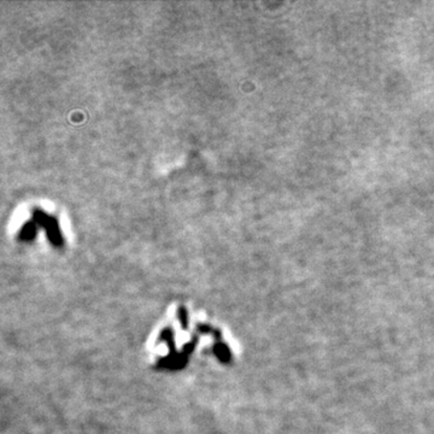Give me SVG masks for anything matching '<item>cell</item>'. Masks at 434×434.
<instances>
[{
    "mask_svg": "<svg viewBox=\"0 0 434 434\" xmlns=\"http://www.w3.org/2000/svg\"><path fill=\"white\" fill-rule=\"evenodd\" d=\"M173 330L170 327L164 328L162 333L159 335V341H164V343L168 344V346L170 348V354H175V343H174V338H173Z\"/></svg>",
    "mask_w": 434,
    "mask_h": 434,
    "instance_id": "7a4b0ae2",
    "label": "cell"
},
{
    "mask_svg": "<svg viewBox=\"0 0 434 434\" xmlns=\"http://www.w3.org/2000/svg\"><path fill=\"white\" fill-rule=\"evenodd\" d=\"M213 354L222 363H229L232 361V352L225 343H216L213 345Z\"/></svg>",
    "mask_w": 434,
    "mask_h": 434,
    "instance_id": "6da1fadb",
    "label": "cell"
},
{
    "mask_svg": "<svg viewBox=\"0 0 434 434\" xmlns=\"http://www.w3.org/2000/svg\"><path fill=\"white\" fill-rule=\"evenodd\" d=\"M179 320L181 328L186 331L187 327H188V316H187V310L185 307H180L179 309Z\"/></svg>",
    "mask_w": 434,
    "mask_h": 434,
    "instance_id": "3957f363",
    "label": "cell"
}]
</instances>
